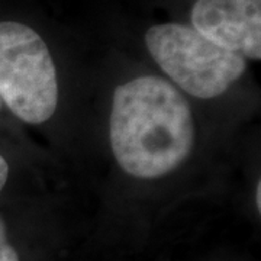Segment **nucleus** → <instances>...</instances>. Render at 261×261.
<instances>
[{"mask_svg":"<svg viewBox=\"0 0 261 261\" xmlns=\"http://www.w3.org/2000/svg\"><path fill=\"white\" fill-rule=\"evenodd\" d=\"M195 123L185 96L155 75L116 87L111 115V145L121 168L138 178L171 173L190 155Z\"/></svg>","mask_w":261,"mask_h":261,"instance_id":"1","label":"nucleus"},{"mask_svg":"<svg viewBox=\"0 0 261 261\" xmlns=\"http://www.w3.org/2000/svg\"><path fill=\"white\" fill-rule=\"evenodd\" d=\"M149 54L181 90L199 99L225 93L245 71V58L216 45L192 27L155 25L147 31Z\"/></svg>","mask_w":261,"mask_h":261,"instance_id":"2","label":"nucleus"},{"mask_svg":"<svg viewBox=\"0 0 261 261\" xmlns=\"http://www.w3.org/2000/svg\"><path fill=\"white\" fill-rule=\"evenodd\" d=\"M0 100L27 123H44L58 102L57 71L39 34L19 22H0Z\"/></svg>","mask_w":261,"mask_h":261,"instance_id":"3","label":"nucleus"},{"mask_svg":"<svg viewBox=\"0 0 261 261\" xmlns=\"http://www.w3.org/2000/svg\"><path fill=\"white\" fill-rule=\"evenodd\" d=\"M192 25L219 47L261 58V0H197Z\"/></svg>","mask_w":261,"mask_h":261,"instance_id":"4","label":"nucleus"},{"mask_svg":"<svg viewBox=\"0 0 261 261\" xmlns=\"http://www.w3.org/2000/svg\"><path fill=\"white\" fill-rule=\"evenodd\" d=\"M0 261H19L16 250L10 245L6 233V226L0 218Z\"/></svg>","mask_w":261,"mask_h":261,"instance_id":"5","label":"nucleus"},{"mask_svg":"<svg viewBox=\"0 0 261 261\" xmlns=\"http://www.w3.org/2000/svg\"><path fill=\"white\" fill-rule=\"evenodd\" d=\"M8 176H9V166L6 163V160L0 155V192H2L3 186L6 185Z\"/></svg>","mask_w":261,"mask_h":261,"instance_id":"6","label":"nucleus"},{"mask_svg":"<svg viewBox=\"0 0 261 261\" xmlns=\"http://www.w3.org/2000/svg\"><path fill=\"white\" fill-rule=\"evenodd\" d=\"M257 207H258V211H261V183L258 181V185H257Z\"/></svg>","mask_w":261,"mask_h":261,"instance_id":"7","label":"nucleus"},{"mask_svg":"<svg viewBox=\"0 0 261 261\" xmlns=\"http://www.w3.org/2000/svg\"><path fill=\"white\" fill-rule=\"evenodd\" d=\"M0 106H2V100H0Z\"/></svg>","mask_w":261,"mask_h":261,"instance_id":"8","label":"nucleus"}]
</instances>
